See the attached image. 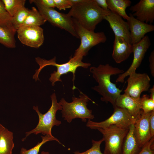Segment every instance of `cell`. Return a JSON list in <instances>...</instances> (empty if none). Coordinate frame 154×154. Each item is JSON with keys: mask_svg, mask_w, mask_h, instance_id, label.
Instances as JSON below:
<instances>
[{"mask_svg": "<svg viewBox=\"0 0 154 154\" xmlns=\"http://www.w3.org/2000/svg\"><path fill=\"white\" fill-rule=\"evenodd\" d=\"M141 148L139 146L134 124L129 127L124 142L122 154H137Z\"/></svg>", "mask_w": 154, "mask_h": 154, "instance_id": "19", "label": "cell"}, {"mask_svg": "<svg viewBox=\"0 0 154 154\" xmlns=\"http://www.w3.org/2000/svg\"><path fill=\"white\" fill-rule=\"evenodd\" d=\"M55 7L59 10H65L71 8L72 5L69 0H54Z\"/></svg>", "mask_w": 154, "mask_h": 154, "instance_id": "30", "label": "cell"}, {"mask_svg": "<svg viewBox=\"0 0 154 154\" xmlns=\"http://www.w3.org/2000/svg\"><path fill=\"white\" fill-rule=\"evenodd\" d=\"M37 62L39 64V68L36 70V72L33 75V78L36 81L39 80L38 78V75L41 70L45 66L52 65L56 67L57 70L54 71L51 74L49 80L51 82L52 85L54 86L55 83L57 81L62 82L61 76L64 74L71 72L73 74L72 81L73 86L72 89H75L76 87L74 86V82L75 79V73L76 69L78 67H81L87 68L90 66L91 64L89 63H84L82 61H74L70 58L68 62L62 64H58L56 62V57L47 60L38 57L35 58Z\"/></svg>", "mask_w": 154, "mask_h": 154, "instance_id": "4", "label": "cell"}, {"mask_svg": "<svg viewBox=\"0 0 154 154\" xmlns=\"http://www.w3.org/2000/svg\"><path fill=\"white\" fill-rule=\"evenodd\" d=\"M149 66L151 74L152 76H154V51H152L149 58Z\"/></svg>", "mask_w": 154, "mask_h": 154, "instance_id": "34", "label": "cell"}, {"mask_svg": "<svg viewBox=\"0 0 154 154\" xmlns=\"http://www.w3.org/2000/svg\"><path fill=\"white\" fill-rule=\"evenodd\" d=\"M114 109L113 113L107 119L100 122L88 119L86 126L92 129H97L113 125L129 128L134 124L136 119L132 116L126 109L117 107Z\"/></svg>", "mask_w": 154, "mask_h": 154, "instance_id": "9", "label": "cell"}, {"mask_svg": "<svg viewBox=\"0 0 154 154\" xmlns=\"http://www.w3.org/2000/svg\"><path fill=\"white\" fill-rule=\"evenodd\" d=\"M129 129L115 125L98 129L105 142L104 154H122L124 142Z\"/></svg>", "mask_w": 154, "mask_h": 154, "instance_id": "7", "label": "cell"}, {"mask_svg": "<svg viewBox=\"0 0 154 154\" xmlns=\"http://www.w3.org/2000/svg\"><path fill=\"white\" fill-rule=\"evenodd\" d=\"M104 141L103 138L98 141L92 139V146L90 148L82 152L76 151L74 153V154H104L101 152L100 149L101 145Z\"/></svg>", "mask_w": 154, "mask_h": 154, "instance_id": "29", "label": "cell"}, {"mask_svg": "<svg viewBox=\"0 0 154 154\" xmlns=\"http://www.w3.org/2000/svg\"><path fill=\"white\" fill-rule=\"evenodd\" d=\"M34 3L46 21L52 25L64 29L72 36L79 38L75 29L73 19L68 13H60L54 8H46L38 3Z\"/></svg>", "mask_w": 154, "mask_h": 154, "instance_id": "8", "label": "cell"}, {"mask_svg": "<svg viewBox=\"0 0 154 154\" xmlns=\"http://www.w3.org/2000/svg\"><path fill=\"white\" fill-rule=\"evenodd\" d=\"M127 21L130 34L132 45L140 41L145 35L154 31V26L142 22L137 19L132 14L130 13Z\"/></svg>", "mask_w": 154, "mask_h": 154, "instance_id": "15", "label": "cell"}, {"mask_svg": "<svg viewBox=\"0 0 154 154\" xmlns=\"http://www.w3.org/2000/svg\"><path fill=\"white\" fill-rule=\"evenodd\" d=\"M41 137L42 140L41 142H38L34 147L29 150L22 147L21 149L20 154H38L40 149L42 145L46 142L50 141H55L63 146L65 147L58 139L54 136L51 137L48 135H45Z\"/></svg>", "mask_w": 154, "mask_h": 154, "instance_id": "25", "label": "cell"}, {"mask_svg": "<svg viewBox=\"0 0 154 154\" xmlns=\"http://www.w3.org/2000/svg\"><path fill=\"white\" fill-rule=\"evenodd\" d=\"M80 92L79 96L72 97V102H68L62 98L59 102L62 107V117L68 123L77 118L86 122L87 119L91 120L94 118L92 110L87 107L88 102L91 100L87 95Z\"/></svg>", "mask_w": 154, "mask_h": 154, "instance_id": "3", "label": "cell"}, {"mask_svg": "<svg viewBox=\"0 0 154 154\" xmlns=\"http://www.w3.org/2000/svg\"><path fill=\"white\" fill-rule=\"evenodd\" d=\"M11 17L5 9L2 0H0V27L15 34L12 25Z\"/></svg>", "mask_w": 154, "mask_h": 154, "instance_id": "23", "label": "cell"}, {"mask_svg": "<svg viewBox=\"0 0 154 154\" xmlns=\"http://www.w3.org/2000/svg\"><path fill=\"white\" fill-rule=\"evenodd\" d=\"M154 137L151 138L142 148L137 154H154V150L153 149L151 145L154 142Z\"/></svg>", "mask_w": 154, "mask_h": 154, "instance_id": "31", "label": "cell"}, {"mask_svg": "<svg viewBox=\"0 0 154 154\" xmlns=\"http://www.w3.org/2000/svg\"><path fill=\"white\" fill-rule=\"evenodd\" d=\"M52 104L48 111L44 114H42L39 111L38 107L34 106L35 110L39 117V121L36 127L31 130L26 132L25 137L22 139L24 141L29 135L34 133L35 135L41 133L44 135H48L52 137V129L54 126H59L61 124V122L56 119V114L58 110H61L62 107L59 102L58 103L56 94L54 93L50 96Z\"/></svg>", "mask_w": 154, "mask_h": 154, "instance_id": "5", "label": "cell"}, {"mask_svg": "<svg viewBox=\"0 0 154 154\" xmlns=\"http://www.w3.org/2000/svg\"><path fill=\"white\" fill-rule=\"evenodd\" d=\"M149 125L151 138L154 137V111L151 112L149 118Z\"/></svg>", "mask_w": 154, "mask_h": 154, "instance_id": "33", "label": "cell"}, {"mask_svg": "<svg viewBox=\"0 0 154 154\" xmlns=\"http://www.w3.org/2000/svg\"><path fill=\"white\" fill-rule=\"evenodd\" d=\"M151 112L145 113L141 110L134 124L136 136L141 148L151 138L149 125Z\"/></svg>", "mask_w": 154, "mask_h": 154, "instance_id": "13", "label": "cell"}, {"mask_svg": "<svg viewBox=\"0 0 154 154\" xmlns=\"http://www.w3.org/2000/svg\"><path fill=\"white\" fill-rule=\"evenodd\" d=\"M130 10L134 17L142 22L151 24L154 20V0H141L131 7Z\"/></svg>", "mask_w": 154, "mask_h": 154, "instance_id": "14", "label": "cell"}, {"mask_svg": "<svg viewBox=\"0 0 154 154\" xmlns=\"http://www.w3.org/2000/svg\"><path fill=\"white\" fill-rule=\"evenodd\" d=\"M46 21L38 10L35 7H33L31 9L29 10L27 16L22 26H40L44 24Z\"/></svg>", "mask_w": 154, "mask_h": 154, "instance_id": "22", "label": "cell"}, {"mask_svg": "<svg viewBox=\"0 0 154 154\" xmlns=\"http://www.w3.org/2000/svg\"><path fill=\"white\" fill-rule=\"evenodd\" d=\"M90 71L98 84L92 88L101 96L100 100L102 101L107 103L110 102L114 108H115L116 107V100L122 90L117 88L115 84L111 82V76L121 74L124 71L108 64H100L97 67L92 66L90 68Z\"/></svg>", "mask_w": 154, "mask_h": 154, "instance_id": "1", "label": "cell"}, {"mask_svg": "<svg viewBox=\"0 0 154 154\" xmlns=\"http://www.w3.org/2000/svg\"><path fill=\"white\" fill-rule=\"evenodd\" d=\"M151 45L149 37L145 35L138 42L132 44V52L133 58L132 63L125 72L119 74L117 78V82L123 83L125 78L131 73L135 72L136 70L140 65L145 54Z\"/></svg>", "mask_w": 154, "mask_h": 154, "instance_id": "11", "label": "cell"}, {"mask_svg": "<svg viewBox=\"0 0 154 154\" xmlns=\"http://www.w3.org/2000/svg\"><path fill=\"white\" fill-rule=\"evenodd\" d=\"M132 52V44L123 38L115 36L112 57L116 63H120L127 60Z\"/></svg>", "mask_w": 154, "mask_h": 154, "instance_id": "17", "label": "cell"}, {"mask_svg": "<svg viewBox=\"0 0 154 154\" xmlns=\"http://www.w3.org/2000/svg\"><path fill=\"white\" fill-rule=\"evenodd\" d=\"M140 100L135 99L124 93L121 94L118 97L116 100L115 104L116 107L126 109L130 115L136 119L141 110Z\"/></svg>", "mask_w": 154, "mask_h": 154, "instance_id": "18", "label": "cell"}, {"mask_svg": "<svg viewBox=\"0 0 154 154\" xmlns=\"http://www.w3.org/2000/svg\"><path fill=\"white\" fill-rule=\"evenodd\" d=\"M5 8L12 17L19 10L25 7V0H2Z\"/></svg>", "mask_w": 154, "mask_h": 154, "instance_id": "26", "label": "cell"}, {"mask_svg": "<svg viewBox=\"0 0 154 154\" xmlns=\"http://www.w3.org/2000/svg\"><path fill=\"white\" fill-rule=\"evenodd\" d=\"M16 32L20 41L28 46L38 48L44 42L43 29L40 26H23Z\"/></svg>", "mask_w": 154, "mask_h": 154, "instance_id": "12", "label": "cell"}, {"mask_svg": "<svg viewBox=\"0 0 154 154\" xmlns=\"http://www.w3.org/2000/svg\"><path fill=\"white\" fill-rule=\"evenodd\" d=\"M4 127L0 123V133L1 130L4 128Z\"/></svg>", "mask_w": 154, "mask_h": 154, "instance_id": "38", "label": "cell"}, {"mask_svg": "<svg viewBox=\"0 0 154 154\" xmlns=\"http://www.w3.org/2000/svg\"><path fill=\"white\" fill-rule=\"evenodd\" d=\"M97 4L101 8L106 11H110L109 9L106 0H94Z\"/></svg>", "mask_w": 154, "mask_h": 154, "instance_id": "35", "label": "cell"}, {"mask_svg": "<svg viewBox=\"0 0 154 154\" xmlns=\"http://www.w3.org/2000/svg\"><path fill=\"white\" fill-rule=\"evenodd\" d=\"M73 20L75 29L80 40V43L73 56L70 58L74 61H82L83 57L88 54L91 48L100 43L105 42L107 37L103 32L95 33L89 31L75 20Z\"/></svg>", "mask_w": 154, "mask_h": 154, "instance_id": "6", "label": "cell"}, {"mask_svg": "<svg viewBox=\"0 0 154 154\" xmlns=\"http://www.w3.org/2000/svg\"><path fill=\"white\" fill-rule=\"evenodd\" d=\"M129 76L124 93L135 99L139 100L141 93L149 90L150 78L147 73H137L136 72L131 73Z\"/></svg>", "mask_w": 154, "mask_h": 154, "instance_id": "10", "label": "cell"}, {"mask_svg": "<svg viewBox=\"0 0 154 154\" xmlns=\"http://www.w3.org/2000/svg\"><path fill=\"white\" fill-rule=\"evenodd\" d=\"M109 9L127 21L129 17L126 12V9L131 3L129 0H106Z\"/></svg>", "mask_w": 154, "mask_h": 154, "instance_id": "20", "label": "cell"}, {"mask_svg": "<svg viewBox=\"0 0 154 154\" xmlns=\"http://www.w3.org/2000/svg\"><path fill=\"white\" fill-rule=\"evenodd\" d=\"M13 133L5 127L0 133V154H12Z\"/></svg>", "mask_w": 154, "mask_h": 154, "instance_id": "21", "label": "cell"}, {"mask_svg": "<svg viewBox=\"0 0 154 154\" xmlns=\"http://www.w3.org/2000/svg\"><path fill=\"white\" fill-rule=\"evenodd\" d=\"M111 11L100 7L94 0H83L72 6L68 14L82 27L93 32Z\"/></svg>", "mask_w": 154, "mask_h": 154, "instance_id": "2", "label": "cell"}, {"mask_svg": "<svg viewBox=\"0 0 154 154\" xmlns=\"http://www.w3.org/2000/svg\"><path fill=\"white\" fill-rule=\"evenodd\" d=\"M149 92H150V96H149L150 98L154 100V86H153L150 89Z\"/></svg>", "mask_w": 154, "mask_h": 154, "instance_id": "36", "label": "cell"}, {"mask_svg": "<svg viewBox=\"0 0 154 154\" xmlns=\"http://www.w3.org/2000/svg\"><path fill=\"white\" fill-rule=\"evenodd\" d=\"M41 154H50L48 152H46L44 151H42L41 152Z\"/></svg>", "mask_w": 154, "mask_h": 154, "instance_id": "37", "label": "cell"}, {"mask_svg": "<svg viewBox=\"0 0 154 154\" xmlns=\"http://www.w3.org/2000/svg\"><path fill=\"white\" fill-rule=\"evenodd\" d=\"M140 107L145 113L154 111V100L151 98L147 94L143 95L140 100Z\"/></svg>", "mask_w": 154, "mask_h": 154, "instance_id": "28", "label": "cell"}, {"mask_svg": "<svg viewBox=\"0 0 154 154\" xmlns=\"http://www.w3.org/2000/svg\"><path fill=\"white\" fill-rule=\"evenodd\" d=\"M29 10L24 7L19 10L12 17V25L16 32L22 26L27 16Z\"/></svg>", "mask_w": 154, "mask_h": 154, "instance_id": "27", "label": "cell"}, {"mask_svg": "<svg viewBox=\"0 0 154 154\" xmlns=\"http://www.w3.org/2000/svg\"><path fill=\"white\" fill-rule=\"evenodd\" d=\"M104 19L109 23L115 36L123 38L132 44L129 26L127 22L121 16L111 12L105 17Z\"/></svg>", "mask_w": 154, "mask_h": 154, "instance_id": "16", "label": "cell"}, {"mask_svg": "<svg viewBox=\"0 0 154 154\" xmlns=\"http://www.w3.org/2000/svg\"><path fill=\"white\" fill-rule=\"evenodd\" d=\"M15 34L0 27V43L6 47L14 48L16 47Z\"/></svg>", "mask_w": 154, "mask_h": 154, "instance_id": "24", "label": "cell"}, {"mask_svg": "<svg viewBox=\"0 0 154 154\" xmlns=\"http://www.w3.org/2000/svg\"><path fill=\"white\" fill-rule=\"evenodd\" d=\"M31 3H36L46 8H53L55 7L54 0H31Z\"/></svg>", "mask_w": 154, "mask_h": 154, "instance_id": "32", "label": "cell"}]
</instances>
